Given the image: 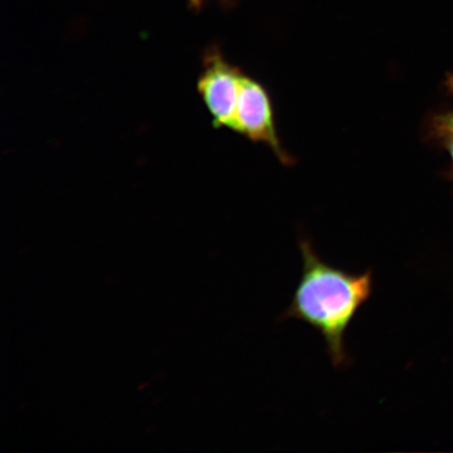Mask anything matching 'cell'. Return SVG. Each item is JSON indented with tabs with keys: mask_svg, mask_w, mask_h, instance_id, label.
<instances>
[{
	"mask_svg": "<svg viewBox=\"0 0 453 453\" xmlns=\"http://www.w3.org/2000/svg\"><path fill=\"white\" fill-rule=\"evenodd\" d=\"M303 273L280 319L304 322L324 338L335 368L350 365L345 336L358 311L371 299L373 272L352 273L325 262L310 241H299Z\"/></svg>",
	"mask_w": 453,
	"mask_h": 453,
	"instance_id": "1",
	"label": "cell"
},
{
	"mask_svg": "<svg viewBox=\"0 0 453 453\" xmlns=\"http://www.w3.org/2000/svg\"><path fill=\"white\" fill-rule=\"evenodd\" d=\"M231 129L257 143L267 145L286 165L293 163L277 134L273 105L267 89L247 75L242 77Z\"/></svg>",
	"mask_w": 453,
	"mask_h": 453,
	"instance_id": "2",
	"label": "cell"
},
{
	"mask_svg": "<svg viewBox=\"0 0 453 453\" xmlns=\"http://www.w3.org/2000/svg\"><path fill=\"white\" fill-rule=\"evenodd\" d=\"M243 75L219 50H208L203 57V71L197 88L215 127L231 129Z\"/></svg>",
	"mask_w": 453,
	"mask_h": 453,
	"instance_id": "3",
	"label": "cell"
},
{
	"mask_svg": "<svg viewBox=\"0 0 453 453\" xmlns=\"http://www.w3.org/2000/svg\"><path fill=\"white\" fill-rule=\"evenodd\" d=\"M432 133L449 150L453 164V111L435 116L432 122Z\"/></svg>",
	"mask_w": 453,
	"mask_h": 453,
	"instance_id": "4",
	"label": "cell"
},
{
	"mask_svg": "<svg viewBox=\"0 0 453 453\" xmlns=\"http://www.w3.org/2000/svg\"><path fill=\"white\" fill-rule=\"evenodd\" d=\"M447 87H449V92L453 95V76L449 77V81H447Z\"/></svg>",
	"mask_w": 453,
	"mask_h": 453,
	"instance_id": "5",
	"label": "cell"
},
{
	"mask_svg": "<svg viewBox=\"0 0 453 453\" xmlns=\"http://www.w3.org/2000/svg\"><path fill=\"white\" fill-rule=\"evenodd\" d=\"M192 5H195V7H197V5H200L202 0H190Z\"/></svg>",
	"mask_w": 453,
	"mask_h": 453,
	"instance_id": "6",
	"label": "cell"
}]
</instances>
